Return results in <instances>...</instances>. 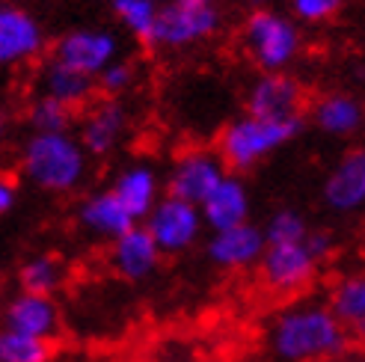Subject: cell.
Segmentation results:
<instances>
[{"label":"cell","instance_id":"cell-1","mask_svg":"<svg viewBox=\"0 0 365 362\" xmlns=\"http://www.w3.org/2000/svg\"><path fill=\"white\" fill-rule=\"evenodd\" d=\"M348 327L324 303H294L273 315L267 351L277 362H330L348 351Z\"/></svg>","mask_w":365,"mask_h":362},{"label":"cell","instance_id":"cell-2","mask_svg":"<svg viewBox=\"0 0 365 362\" xmlns=\"http://www.w3.org/2000/svg\"><path fill=\"white\" fill-rule=\"evenodd\" d=\"M21 172L45 193H68L86 175V149L66 134H33L21 146Z\"/></svg>","mask_w":365,"mask_h":362},{"label":"cell","instance_id":"cell-3","mask_svg":"<svg viewBox=\"0 0 365 362\" xmlns=\"http://www.w3.org/2000/svg\"><path fill=\"white\" fill-rule=\"evenodd\" d=\"M303 128V119L291 122H270L259 116H238L232 119L220 131V143H217V155L223 157V164L235 172L252 170L262 164L267 155L282 149L288 140H294Z\"/></svg>","mask_w":365,"mask_h":362},{"label":"cell","instance_id":"cell-4","mask_svg":"<svg viewBox=\"0 0 365 362\" xmlns=\"http://www.w3.org/2000/svg\"><path fill=\"white\" fill-rule=\"evenodd\" d=\"M244 48L264 75L282 71L300 53V30L277 9H252L244 21Z\"/></svg>","mask_w":365,"mask_h":362},{"label":"cell","instance_id":"cell-5","mask_svg":"<svg viewBox=\"0 0 365 362\" xmlns=\"http://www.w3.org/2000/svg\"><path fill=\"white\" fill-rule=\"evenodd\" d=\"M220 27V6L217 0H173L160 6L158 27H155V45L185 48L193 42L208 39Z\"/></svg>","mask_w":365,"mask_h":362},{"label":"cell","instance_id":"cell-6","mask_svg":"<svg viewBox=\"0 0 365 362\" xmlns=\"http://www.w3.org/2000/svg\"><path fill=\"white\" fill-rule=\"evenodd\" d=\"M143 226L155 238L163 256H175V252H185L199 241L205 217L199 205H190L175 196H163L155 211L143 220Z\"/></svg>","mask_w":365,"mask_h":362},{"label":"cell","instance_id":"cell-7","mask_svg":"<svg viewBox=\"0 0 365 362\" xmlns=\"http://www.w3.org/2000/svg\"><path fill=\"white\" fill-rule=\"evenodd\" d=\"M226 167H223V157L214 155V152H202V149H193L175 157V164L170 170L167 178V196L175 199H185L190 205H205V199L220 187V181L226 178Z\"/></svg>","mask_w":365,"mask_h":362},{"label":"cell","instance_id":"cell-8","mask_svg":"<svg viewBox=\"0 0 365 362\" xmlns=\"http://www.w3.org/2000/svg\"><path fill=\"white\" fill-rule=\"evenodd\" d=\"M116 53H119V39L110 30L81 27V30L66 33L57 42V48H53V60L98 81L101 71L110 63H116Z\"/></svg>","mask_w":365,"mask_h":362},{"label":"cell","instance_id":"cell-9","mask_svg":"<svg viewBox=\"0 0 365 362\" xmlns=\"http://www.w3.org/2000/svg\"><path fill=\"white\" fill-rule=\"evenodd\" d=\"M303 86L297 78L285 75V71H273V75H262L250 86L247 93V113L270 119V122H291L303 119Z\"/></svg>","mask_w":365,"mask_h":362},{"label":"cell","instance_id":"cell-10","mask_svg":"<svg viewBox=\"0 0 365 362\" xmlns=\"http://www.w3.org/2000/svg\"><path fill=\"white\" fill-rule=\"evenodd\" d=\"M259 270H262V282L270 291L294 294L312 282L318 259L309 252L306 244H279V247H267Z\"/></svg>","mask_w":365,"mask_h":362},{"label":"cell","instance_id":"cell-11","mask_svg":"<svg viewBox=\"0 0 365 362\" xmlns=\"http://www.w3.org/2000/svg\"><path fill=\"white\" fill-rule=\"evenodd\" d=\"M205 252H208L211 264L223 267V270H247L252 264H262L264 252H267L264 229L244 223V226H235L226 232H211Z\"/></svg>","mask_w":365,"mask_h":362},{"label":"cell","instance_id":"cell-12","mask_svg":"<svg viewBox=\"0 0 365 362\" xmlns=\"http://www.w3.org/2000/svg\"><path fill=\"white\" fill-rule=\"evenodd\" d=\"M324 202L339 214H356L365 208V146L339 157L324 181Z\"/></svg>","mask_w":365,"mask_h":362},{"label":"cell","instance_id":"cell-13","mask_svg":"<svg viewBox=\"0 0 365 362\" xmlns=\"http://www.w3.org/2000/svg\"><path fill=\"white\" fill-rule=\"evenodd\" d=\"M45 48L42 24L21 6H4L0 9V63L4 66H21L39 57Z\"/></svg>","mask_w":365,"mask_h":362},{"label":"cell","instance_id":"cell-14","mask_svg":"<svg viewBox=\"0 0 365 362\" xmlns=\"http://www.w3.org/2000/svg\"><path fill=\"white\" fill-rule=\"evenodd\" d=\"M4 330L51 341L60 333V309L51 297L18 291L4 309Z\"/></svg>","mask_w":365,"mask_h":362},{"label":"cell","instance_id":"cell-15","mask_svg":"<svg viewBox=\"0 0 365 362\" xmlns=\"http://www.w3.org/2000/svg\"><path fill=\"white\" fill-rule=\"evenodd\" d=\"M78 223L89 234L104 238L110 244L119 241L122 234H128L131 229H137L134 214L122 205V199L113 190H101V193L86 196L81 202V208H78Z\"/></svg>","mask_w":365,"mask_h":362},{"label":"cell","instance_id":"cell-16","mask_svg":"<svg viewBox=\"0 0 365 362\" xmlns=\"http://www.w3.org/2000/svg\"><path fill=\"white\" fill-rule=\"evenodd\" d=\"M160 247L155 244V238L145 226H137L128 234H122L119 241L110 244V267L128 282H140V279H149L158 264H160Z\"/></svg>","mask_w":365,"mask_h":362},{"label":"cell","instance_id":"cell-17","mask_svg":"<svg viewBox=\"0 0 365 362\" xmlns=\"http://www.w3.org/2000/svg\"><path fill=\"white\" fill-rule=\"evenodd\" d=\"M205 226L211 232H226L250 223V190L238 175H226L202 205Z\"/></svg>","mask_w":365,"mask_h":362},{"label":"cell","instance_id":"cell-18","mask_svg":"<svg viewBox=\"0 0 365 362\" xmlns=\"http://www.w3.org/2000/svg\"><path fill=\"white\" fill-rule=\"evenodd\" d=\"M128 125V113L125 107L113 98L107 101H98L96 107H89L86 116H83V125H81V146L86 149V155H104L110 152L122 131Z\"/></svg>","mask_w":365,"mask_h":362},{"label":"cell","instance_id":"cell-19","mask_svg":"<svg viewBox=\"0 0 365 362\" xmlns=\"http://www.w3.org/2000/svg\"><path fill=\"white\" fill-rule=\"evenodd\" d=\"M119 199H122V205L134 214V220H145L155 205L160 202V181H158V172L149 167V164H131V167H125L116 181H113V187H110Z\"/></svg>","mask_w":365,"mask_h":362},{"label":"cell","instance_id":"cell-20","mask_svg":"<svg viewBox=\"0 0 365 362\" xmlns=\"http://www.w3.org/2000/svg\"><path fill=\"white\" fill-rule=\"evenodd\" d=\"M312 119L315 125L330 134V137H351L362 128L365 122V107L359 98L348 95V93H330L321 95L312 107Z\"/></svg>","mask_w":365,"mask_h":362},{"label":"cell","instance_id":"cell-21","mask_svg":"<svg viewBox=\"0 0 365 362\" xmlns=\"http://www.w3.org/2000/svg\"><path fill=\"white\" fill-rule=\"evenodd\" d=\"M98 81L83 75V71H75L68 68L57 60H51L42 71V95H51L57 98L60 104L71 107V110H81V107L89 104V98H93Z\"/></svg>","mask_w":365,"mask_h":362},{"label":"cell","instance_id":"cell-22","mask_svg":"<svg viewBox=\"0 0 365 362\" xmlns=\"http://www.w3.org/2000/svg\"><path fill=\"white\" fill-rule=\"evenodd\" d=\"M63 276H66V267L57 256H51V252L30 256L18 267V285H21V291H27V294L51 297L63 285Z\"/></svg>","mask_w":365,"mask_h":362},{"label":"cell","instance_id":"cell-23","mask_svg":"<svg viewBox=\"0 0 365 362\" xmlns=\"http://www.w3.org/2000/svg\"><path fill=\"white\" fill-rule=\"evenodd\" d=\"M333 315L348 327V333H354L359 324L365 321V274H351L341 276L333 291H330V303Z\"/></svg>","mask_w":365,"mask_h":362},{"label":"cell","instance_id":"cell-24","mask_svg":"<svg viewBox=\"0 0 365 362\" xmlns=\"http://www.w3.org/2000/svg\"><path fill=\"white\" fill-rule=\"evenodd\" d=\"M113 12L140 42L155 45V27L160 15L158 0H113Z\"/></svg>","mask_w":365,"mask_h":362},{"label":"cell","instance_id":"cell-25","mask_svg":"<svg viewBox=\"0 0 365 362\" xmlns=\"http://www.w3.org/2000/svg\"><path fill=\"white\" fill-rule=\"evenodd\" d=\"M51 341L4 330L0 333V362H48Z\"/></svg>","mask_w":365,"mask_h":362},{"label":"cell","instance_id":"cell-26","mask_svg":"<svg viewBox=\"0 0 365 362\" xmlns=\"http://www.w3.org/2000/svg\"><path fill=\"white\" fill-rule=\"evenodd\" d=\"M309 229L303 214L294 211V208H282L277 211L267 220L264 226V238H267V247H279V244H306L309 238Z\"/></svg>","mask_w":365,"mask_h":362},{"label":"cell","instance_id":"cell-27","mask_svg":"<svg viewBox=\"0 0 365 362\" xmlns=\"http://www.w3.org/2000/svg\"><path fill=\"white\" fill-rule=\"evenodd\" d=\"M71 119V107L60 104L51 95H39L30 104V125L33 134H66Z\"/></svg>","mask_w":365,"mask_h":362},{"label":"cell","instance_id":"cell-28","mask_svg":"<svg viewBox=\"0 0 365 362\" xmlns=\"http://www.w3.org/2000/svg\"><path fill=\"white\" fill-rule=\"evenodd\" d=\"M288 6H291V12H294L297 21L321 24V21H330L333 15H339L344 0H288Z\"/></svg>","mask_w":365,"mask_h":362},{"label":"cell","instance_id":"cell-29","mask_svg":"<svg viewBox=\"0 0 365 362\" xmlns=\"http://www.w3.org/2000/svg\"><path fill=\"white\" fill-rule=\"evenodd\" d=\"M131 83H134V66L131 63H122V60L110 63L98 75V89H101V93H107V95H119Z\"/></svg>","mask_w":365,"mask_h":362},{"label":"cell","instance_id":"cell-30","mask_svg":"<svg viewBox=\"0 0 365 362\" xmlns=\"http://www.w3.org/2000/svg\"><path fill=\"white\" fill-rule=\"evenodd\" d=\"M306 247H309V252H312V256H315L318 262H324V259L333 252L336 241H333V234H330V232H324V229H312V232H309V238H306Z\"/></svg>","mask_w":365,"mask_h":362},{"label":"cell","instance_id":"cell-31","mask_svg":"<svg viewBox=\"0 0 365 362\" xmlns=\"http://www.w3.org/2000/svg\"><path fill=\"white\" fill-rule=\"evenodd\" d=\"M18 202V187H15V181L4 178L0 181V214H9Z\"/></svg>","mask_w":365,"mask_h":362},{"label":"cell","instance_id":"cell-32","mask_svg":"<svg viewBox=\"0 0 365 362\" xmlns=\"http://www.w3.org/2000/svg\"><path fill=\"white\" fill-rule=\"evenodd\" d=\"M250 4H255V9H270V0H250Z\"/></svg>","mask_w":365,"mask_h":362},{"label":"cell","instance_id":"cell-33","mask_svg":"<svg viewBox=\"0 0 365 362\" xmlns=\"http://www.w3.org/2000/svg\"><path fill=\"white\" fill-rule=\"evenodd\" d=\"M158 4H163V6H167V4H173V0H158Z\"/></svg>","mask_w":365,"mask_h":362}]
</instances>
